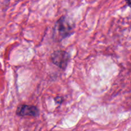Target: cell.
Instances as JSON below:
<instances>
[{"instance_id":"obj_4","label":"cell","mask_w":131,"mask_h":131,"mask_svg":"<svg viewBox=\"0 0 131 131\" xmlns=\"http://www.w3.org/2000/svg\"><path fill=\"white\" fill-rule=\"evenodd\" d=\"M54 100H55V102L57 103V104H60L62 103L64 99H63L62 97H61V96H57L56 98L54 99Z\"/></svg>"},{"instance_id":"obj_2","label":"cell","mask_w":131,"mask_h":131,"mask_svg":"<svg viewBox=\"0 0 131 131\" xmlns=\"http://www.w3.org/2000/svg\"><path fill=\"white\" fill-rule=\"evenodd\" d=\"M71 57L70 55L64 50H57L55 51L50 57L51 61L58 68L64 70L68 66Z\"/></svg>"},{"instance_id":"obj_1","label":"cell","mask_w":131,"mask_h":131,"mask_svg":"<svg viewBox=\"0 0 131 131\" xmlns=\"http://www.w3.org/2000/svg\"><path fill=\"white\" fill-rule=\"evenodd\" d=\"M75 28V23L67 16H62L55 23L53 31V38L55 41H62L70 37Z\"/></svg>"},{"instance_id":"obj_5","label":"cell","mask_w":131,"mask_h":131,"mask_svg":"<svg viewBox=\"0 0 131 131\" xmlns=\"http://www.w3.org/2000/svg\"><path fill=\"white\" fill-rule=\"evenodd\" d=\"M125 2L127 4V5L131 8V0H125Z\"/></svg>"},{"instance_id":"obj_3","label":"cell","mask_w":131,"mask_h":131,"mask_svg":"<svg viewBox=\"0 0 131 131\" xmlns=\"http://www.w3.org/2000/svg\"><path fill=\"white\" fill-rule=\"evenodd\" d=\"M16 114L17 116L21 117H37L39 114V110L34 105L21 104L17 108Z\"/></svg>"}]
</instances>
